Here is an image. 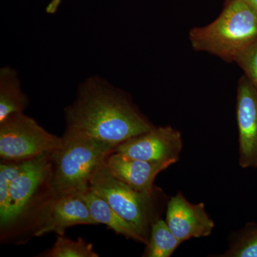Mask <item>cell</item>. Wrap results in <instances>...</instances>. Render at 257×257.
<instances>
[{"instance_id": "ac0fdd59", "label": "cell", "mask_w": 257, "mask_h": 257, "mask_svg": "<svg viewBox=\"0 0 257 257\" xmlns=\"http://www.w3.org/2000/svg\"><path fill=\"white\" fill-rule=\"evenodd\" d=\"M234 62L242 69L244 75L257 89V40L241 50Z\"/></svg>"}, {"instance_id": "52a82bcc", "label": "cell", "mask_w": 257, "mask_h": 257, "mask_svg": "<svg viewBox=\"0 0 257 257\" xmlns=\"http://www.w3.org/2000/svg\"><path fill=\"white\" fill-rule=\"evenodd\" d=\"M182 134L172 126H159L120 144L114 152L130 158L155 162H178Z\"/></svg>"}, {"instance_id": "277c9868", "label": "cell", "mask_w": 257, "mask_h": 257, "mask_svg": "<svg viewBox=\"0 0 257 257\" xmlns=\"http://www.w3.org/2000/svg\"><path fill=\"white\" fill-rule=\"evenodd\" d=\"M89 188L149 241L150 229L155 221L153 194L139 192L116 179L106 166V161L92 174Z\"/></svg>"}, {"instance_id": "8992f818", "label": "cell", "mask_w": 257, "mask_h": 257, "mask_svg": "<svg viewBox=\"0 0 257 257\" xmlns=\"http://www.w3.org/2000/svg\"><path fill=\"white\" fill-rule=\"evenodd\" d=\"M50 154L29 160L25 170L12 182L9 188V212L6 222L1 228L2 232L26 216L40 189L45 184H50Z\"/></svg>"}, {"instance_id": "30bf717a", "label": "cell", "mask_w": 257, "mask_h": 257, "mask_svg": "<svg viewBox=\"0 0 257 257\" xmlns=\"http://www.w3.org/2000/svg\"><path fill=\"white\" fill-rule=\"evenodd\" d=\"M79 224H98L79 194L52 198L42 211L34 236L51 232L64 236L67 228Z\"/></svg>"}, {"instance_id": "8fae6325", "label": "cell", "mask_w": 257, "mask_h": 257, "mask_svg": "<svg viewBox=\"0 0 257 257\" xmlns=\"http://www.w3.org/2000/svg\"><path fill=\"white\" fill-rule=\"evenodd\" d=\"M106 166L116 179L139 192L153 194L154 182L158 174L172 162H155L130 158L113 152L106 160Z\"/></svg>"}, {"instance_id": "3957f363", "label": "cell", "mask_w": 257, "mask_h": 257, "mask_svg": "<svg viewBox=\"0 0 257 257\" xmlns=\"http://www.w3.org/2000/svg\"><path fill=\"white\" fill-rule=\"evenodd\" d=\"M189 39L193 50L231 63L257 40V13L244 0H226L219 17L206 26L192 29Z\"/></svg>"}, {"instance_id": "e0dca14e", "label": "cell", "mask_w": 257, "mask_h": 257, "mask_svg": "<svg viewBox=\"0 0 257 257\" xmlns=\"http://www.w3.org/2000/svg\"><path fill=\"white\" fill-rule=\"evenodd\" d=\"M221 257H257V229L245 231Z\"/></svg>"}, {"instance_id": "6da1fadb", "label": "cell", "mask_w": 257, "mask_h": 257, "mask_svg": "<svg viewBox=\"0 0 257 257\" xmlns=\"http://www.w3.org/2000/svg\"><path fill=\"white\" fill-rule=\"evenodd\" d=\"M65 118L67 130L115 148L155 127L128 94L99 77L79 86L77 99L65 109Z\"/></svg>"}, {"instance_id": "5bb4252c", "label": "cell", "mask_w": 257, "mask_h": 257, "mask_svg": "<svg viewBox=\"0 0 257 257\" xmlns=\"http://www.w3.org/2000/svg\"><path fill=\"white\" fill-rule=\"evenodd\" d=\"M182 243L172 232L166 221L157 219L152 225L143 256L170 257Z\"/></svg>"}, {"instance_id": "d6986e66", "label": "cell", "mask_w": 257, "mask_h": 257, "mask_svg": "<svg viewBox=\"0 0 257 257\" xmlns=\"http://www.w3.org/2000/svg\"><path fill=\"white\" fill-rule=\"evenodd\" d=\"M246 3L257 13V0H244Z\"/></svg>"}, {"instance_id": "7a4b0ae2", "label": "cell", "mask_w": 257, "mask_h": 257, "mask_svg": "<svg viewBox=\"0 0 257 257\" xmlns=\"http://www.w3.org/2000/svg\"><path fill=\"white\" fill-rule=\"evenodd\" d=\"M114 149L82 134L66 130L62 147L50 154V187L54 198L79 194L89 189L92 174Z\"/></svg>"}, {"instance_id": "4fadbf2b", "label": "cell", "mask_w": 257, "mask_h": 257, "mask_svg": "<svg viewBox=\"0 0 257 257\" xmlns=\"http://www.w3.org/2000/svg\"><path fill=\"white\" fill-rule=\"evenodd\" d=\"M28 98L22 91L16 70L5 67L0 70V121L14 113L23 112Z\"/></svg>"}, {"instance_id": "5b68a950", "label": "cell", "mask_w": 257, "mask_h": 257, "mask_svg": "<svg viewBox=\"0 0 257 257\" xmlns=\"http://www.w3.org/2000/svg\"><path fill=\"white\" fill-rule=\"evenodd\" d=\"M62 138L52 135L23 112L0 121V157L3 162L32 160L58 150Z\"/></svg>"}, {"instance_id": "7c38bea8", "label": "cell", "mask_w": 257, "mask_h": 257, "mask_svg": "<svg viewBox=\"0 0 257 257\" xmlns=\"http://www.w3.org/2000/svg\"><path fill=\"white\" fill-rule=\"evenodd\" d=\"M79 195L87 204L91 215L98 224L106 225L116 234L122 235L126 239H133L145 244L148 243V239L137 228L124 220L104 199L89 187Z\"/></svg>"}, {"instance_id": "ba28073f", "label": "cell", "mask_w": 257, "mask_h": 257, "mask_svg": "<svg viewBox=\"0 0 257 257\" xmlns=\"http://www.w3.org/2000/svg\"><path fill=\"white\" fill-rule=\"evenodd\" d=\"M239 163L243 169L257 167V89L243 74L236 89Z\"/></svg>"}, {"instance_id": "9a60e30c", "label": "cell", "mask_w": 257, "mask_h": 257, "mask_svg": "<svg viewBox=\"0 0 257 257\" xmlns=\"http://www.w3.org/2000/svg\"><path fill=\"white\" fill-rule=\"evenodd\" d=\"M23 162H2L0 165V226H4L9 212V188L12 182L28 165Z\"/></svg>"}, {"instance_id": "2e32d148", "label": "cell", "mask_w": 257, "mask_h": 257, "mask_svg": "<svg viewBox=\"0 0 257 257\" xmlns=\"http://www.w3.org/2000/svg\"><path fill=\"white\" fill-rule=\"evenodd\" d=\"M43 256L47 257H98L93 250L92 243L86 242L82 238L74 241L59 235L53 247Z\"/></svg>"}, {"instance_id": "9c48e42d", "label": "cell", "mask_w": 257, "mask_h": 257, "mask_svg": "<svg viewBox=\"0 0 257 257\" xmlns=\"http://www.w3.org/2000/svg\"><path fill=\"white\" fill-rule=\"evenodd\" d=\"M166 222L182 243L192 238L209 236L214 222L208 215L204 203L192 204L179 192L167 204Z\"/></svg>"}]
</instances>
